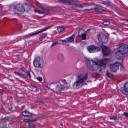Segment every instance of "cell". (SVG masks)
I'll return each mask as SVG.
<instances>
[{"instance_id":"5bb4252c","label":"cell","mask_w":128,"mask_h":128,"mask_svg":"<svg viewBox=\"0 0 128 128\" xmlns=\"http://www.w3.org/2000/svg\"><path fill=\"white\" fill-rule=\"evenodd\" d=\"M124 89L126 93H128V82H126L125 83L124 85Z\"/></svg>"},{"instance_id":"8fae6325","label":"cell","mask_w":128,"mask_h":128,"mask_svg":"<svg viewBox=\"0 0 128 128\" xmlns=\"http://www.w3.org/2000/svg\"><path fill=\"white\" fill-rule=\"evenodd\" d=\"M22 115L23 116L26 117H30L33 115V114L27 110H25L22 112Z\"/></svg>"},{"instance_id":"7c38bea8","label":"cell","mask_w":128,"mask_h":128,"mask_svg":"<svg viewBox=\"0 0 128 128\" xmlns=\"http://www.w3.org/2000/svg\"><path fill=\"white\" fill-rule=\"evenodd\" d=\"M14 74H16V75H17V76H19L20 77V78H22V79H26L25 76L24 74H23V73H21L16 71V72H14Z\"/></svg>"},{"instance_id":"6da1fadb","label":"cell","mask_w":128,"mask_h":128,"mask_svg":"<svg viewBox=\"0 0 128 128\" xmlns=\"http://www.w3.org/2000/svg\"><path fill=\"white\" fill-rule=\"evenodd\" d=\"M86 64L88 68L93 71L98 70L100 68V66H97L95 63V61L91 60H87L86 61Z\"/></svg>"},{"instance_id":"603a6c76","label":"cell","mask_w":128,"mask_h":128,"mask_svg":"<svg viewBox=\"0 0 128 128\" xmlns=\"http://www.w3.org/2000/svg\"><path fill=\"white\" fill-rule=\"evenodd\" d=\"M26 73H27V75H28V76H29L30 78H31V73H30L29 71H27V72H26Z\"/></svg>"},{"instance_id":"4fadbf2b","label":"cell","mask_w":128,"mask_h":128,"mask_svg":"<svg viewBox=\"0 0 128 128\" xmlns=\"http://www.w3.org/2000/svg\"><path fill=\"white\" fill-rule=\"evenodd\" d=\"M74 36L73 35L71 36V37L68 38V39H67L66 40L69 42H73L74 41Z\"/></svg>"},{"instance_id":"2e32d148","label":"cell","mask_w":128,"mask_h":128,"mask_svg":"<svg viewBox=\"0 0 128 128\" xmlns=\"http://www.w3.org/2000/svg\"><path fill=\"white\" fill-rule=\"evenodd\" d=\"M29 126L30 128H36L35 125L33 123H30L29 124Z\"/></svg>"},{"instance_id":"484cf974","label":"cell","mask_w":128,"mask_h":128,"mask_svg":"<svg viewBox=\"0 0 128 128\" xmlns=\"http://www.w3.org/2000/svg\"><path fill=\"white\" fill-rule=\"evenodd\" d=\"M116 119H117V118L116 117H115V118H110L111 120H116Z\"/></svg>"},{"instance_id":"ffe728a7","label":"cell","mask_w":128,"mask_h":128,"mask_svg":"<svg viewBox=\"0 0 128 128\" xmlns=\"http://www.w3.org/2000/svg\"><path fill=\"white\" fill-rule=\"evenodd\" d=\"M81 38L83 40H85L86 38V35L85 34H83L82 35H81Z\"/></svg>"},{"instance_id":"44dd1931","label":"cell","mask_w":128,"mask_h":128,"mask_svg":"<svg viewBox=\"0 0 128 128\" xmlns=\"http://www.w3.org/2000/svg\"><path fill=\"white\" fill-rule=\"evenodd\" d=\"M37 79L39 81H40V82H41L43 81V78L41 77H38L37 78Z\"/></svg>"},{"instance_id":"7402d4cb","label":"cell","mask_w":128,"mask_h":128,"mask_svg":"<svg viewBox=\"0 0 128 128\" xmlns=\"http://www.w3.org/2000/svg\"><path fill=\"white\" fill-rule=\"evenodd\" d=\"M103 11V9H97L96 11L97 12H102V11Z\"/></svg>"},{"instance_id":"7a4b0ae2","label":"cell","mask_w":128,"mask_h":128,"mask_svg":"<svg viewBox=\"0 0 128 128\" xmlns=\"http://www.w3.org/2000/svg\"><path fill=\"white\" fill-rule=\"evenodd\" d=\"M87 78V76H85L82 78L79 79L78 80L74 83L73 86V88L74 89H78L81 88L82 86L84 81L86 80Z\"/></svg>"},{"instance_id":"e0dca14e","label":"cell","mask_w":128,"mask_h":128,"mask_svg":"<svg viewBox=\"0 0 128 128\" xmlns=\"http://www.w3.org/2000/svg\"><path fill=\"white\" fill-rule=\"evenodd\" d=\"M106 75L108 76L109 78H110V79H113V75H112V74L109 73H108V72L107 73Z\"/></svg>"},{"instance_id":"277c9868","label":"cell","mask_w":128,"mask_h":128,"mask_svg":"<svg viewBox=\"0 0 128 128\" xmlns=\"http://www.w3.org/2000/svg\"><path fill=\"white\" fill-rule=\"evenodd\" d=\"M14 11L15 13L18 14H23L25 11L24 6L22 4H18L15 6L14 8Z\"/></svg>"},{"instance_id":"d6986e66","label":"cell","mask_w":128,"mask_h":128,"mask_svg":"<svg viewBox=\"0 0 128 128\" xmlns=\"http://www.w3.org/2000/svg\"><path fill=\"white\" fill-rule=\"evenodd\" d=\"M110 23L108 21H105L103 22L102 23V24L105 25H109Z\"/></svg>"},{"instance_id":"ac0fdd59","label":"cell","mask_w":128,"mask_h":128,"mask_svg":"<svg viewBox=\"0 0 128 128\" xmlns=\"http://www.w3.org/2000/svg\"><path fill=\"white\" fill-rule=\"evenodd\" d=\"M64 29V28H62V27H59V28H58L57 30H58V31L59 33H61V32L63 31Z\"/></svg>"},{"instance_id":"cb8c5ba5","label":"cell","mask_w":128,"mask_h":128,"mask_svg":"<svg viewBox=\"0 0 128 128\" xmlns=\"http://www.w3.org/2000/svg\"><path fill=\"white\" fill-rule=\"evenodd\" d=\"M124 115H125V116H126V117H128V113H127V112H124Z\"/></svg>"},{"instance_id":"9c48e42d","label":"cell","mask_w":128,"mask_h":128,"mask_svg":"<svg viewBox=\"0 0 128 128\" xmlns=\"http://www.w3.org/2000/svg\"><path fill=\"white\" fill-rule=\"evenodd\" d=\"M109 59H103L101 60H98V61H95L96 64L97 66L101 67L106 66V64L108 63Z\"/></svg>"},{"instance_id":"d4e9b609","label":"cell","mask_w":128,"mask_h":128,"mask_svg":"<svg viewBox=\"0 0 128 128\" xmlns=\"http://www.w3.org/2000/svg\"><path fill=\"white\" fill-rule=\"evenodd\" d=\"M4 90L2 89H0V93H3L4 92Z\"/></svg>"},{"instance_id":"3957f363","label":"cell","mask_w":128,"mask_h":128,"mask_svg":"<svg viewBox=\"0 0 128 128\" xmlns=\"http://www.w3.org/2000/svg\"><path fill=\"white\" fill-rule=\"evenodd\" d=\"M33 65L35 68H41L43 66L44 61L40 57H37L35 58L33 61Z\"/></svg>"},{"instance_id":"30bf717a","label":"cell","mask_w":128,"mask_h":128,"mask_svg":"<svg viewBox=\"0 0 128 128\" xmlns=\"http://www.w3.org/2000/svg\"><path fill=\"white\" fill-rule=\"evenodd\" d=\"M102 51H103V53L104 56H108L111 53V50L108 47L104 45H102L101 46Z\"/></svg>"},{"instance_id":"9a60e30c","label":"cell","mask_w":128,"mask_h":128,"mask_svg":"<svg viewBox=\"0 0 128 128\" xmlns=\"http://www.w3.org/2000/svg\"><path fill=\"white\" fill-rule=\"evenodd\" d=\"M37 120H29V119H24L23 120V121L24 122H26V123H32V122H34L35 121H37Z\"/></svg>"},{"instance_id":"5b68a950","label":"cell","mask_w":128,"mask_h":128,"mask_svg":"<svg viewBox=\"0 0 128 128\" xmlns=\"http://www.w3.org/2000/svg\"><path fill=\"white\" fill-rule=\"evenodd\" d=\"M98 39L100 43L106 44L108 43V39L106 36L103 33H100L98 35Z\"/></svg>"},{"instance_id":"ba28073f","label":"cell","mask_w":128,"mask_h":128,"mask_svg":"<svg viewBox=\"0 0 128 128\" xmlns=\"http://www.w3.org/2000/svg\"><path fill=\"white\" fill-rule=\"evenodd\" d=\"M88 50L90 53L98 52L100 50V49L96 46H90L87 47Z\"/></svg>"},{"instance_id":"52a82bcc","label":"cell","mask_w":128,"mask_h":128,"mask_svg":"<svg viewBox=\"0 0 128 128\" xmlns=\"http://www.w3.org/2000/svg\"><path fill=\"white\" fill-rule=\"evenodd\" d=\"M118 52L122 54H124L128 53V46L127 44L121 46L118 49Z\"/></svg>"},{"instance_id":"8992f818","label":"cell","mask_w":128,"mask_h":128,"mask_svg":"<svg viewBox=\"0 0 128 128\" xmlns=\"http://www.w3.org/2000/svg\"><path fill=\"white\" fill-rule=\"evenodd\" d=\"M120 66V64L119 62H116L110 64V69L112 72L116 73L119 70Z\"/></svg>"}]
</instances>
